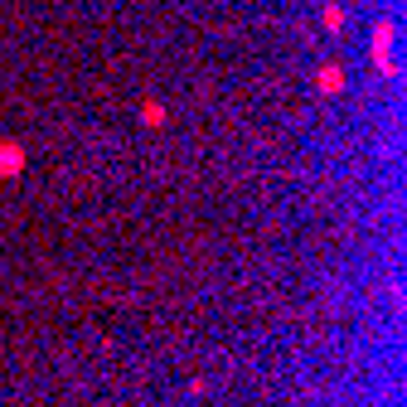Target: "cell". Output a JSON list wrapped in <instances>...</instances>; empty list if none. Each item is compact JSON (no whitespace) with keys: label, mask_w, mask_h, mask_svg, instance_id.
Returning <instances> with one entry per match:
<instances>
[{"label":"cell","mask_w":407,"mask_h":407,"mask_svg":"<svg viewBox=\"0 0 407 407\" xmlns=\"http://www.w3.org/2000/svg\"><path fill=\"white\" fill-rule=\"evenodd\" d=\"M25 165V150L20 145H0V174H15Z\"/></svg>","instance_id":"6da1fadb"}]
</instances>
